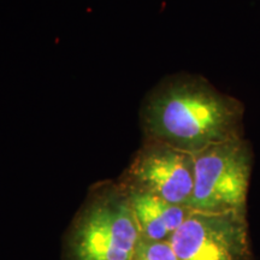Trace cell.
<instances>
[{"label":"cell","mask_w":260,"mask_h":260,"mask_svg":"<svg viewBox=\"0 0 260 260\" xmlns=\"http://www.w3.org/2000/svg\"><path fill=\"white\" fill-rule=\"evenodd\" d=\"M245 110L240 100L218 90L199 75L167 76L146 94L140 106L144 140L197 154L243 136Z\"/></svg>","instance_id":"cell-1"},{"label":"cell","mask_w":260,"mask_h":260,"mask_svg":"<svg viewBox=\"0 0 260 260\" xmlns=\"http://www.w3.org/2000/svg\"><path fill=\"white\" fill-rule=\"evenodd\" d=\"M144 237L121 184L95 188L77 216L71 260H134Z\"/></svg>","instance_id":"cell-2"},{"label":"cell","mask_w":260,"mask_h":260,"mask_svg":"<svg viewBox=\"0 0 260 260\" xmlns=\"http://www.w3.org/2000/svg\"><path fill=\"white\" fill-rule=\"evenodd\" d=\"M253 153L247 140L236 138L194 154L190 210L247 212Z\"/></svg>","instance_id":"cell-3"},{"label":"cell","mask_w":260,"mask_h":260,"mask_svg":"<svg viewBox=\"0 0 260 260\" xmlns=\"http://www.w3.org/2000/svg\"><path fill=\"white\" fill-rule=\"evenodd\" d=\"M169 241L178 260H253L247 212L191 210Z\"/></svg>","instance_id":"cell-4"},{"label":"cell","mask_w":260,"mask_h":260,"mask_svg":"<svg viewBox=\"0 0 260 260\" xmlns=\"http://www.w3.org/2000/svg\"><path fill=\"white\" fill-rule=\"evenodd\" d=\"M121 184L189 207L194 190V155L161 142L144 140Z\"/></svg>","instance_id":"cell-5"},{"label":"cell","mask_w":260,"mask_h":260,"mask_svg":"<svg viewBox=\"0 0 260 260\" xmlns=\"http://www.w3.org/2000/svg\"><path fill=\"white\" fill-rule=\"evenodd\" d=\"M123 188L128 194L133 212L145 240L167 241L191 211L189 207L170 204L151 193Z\"/></svg>","instance_id":"cell-6"},{"label":"cell","mask_w":260,"mask_h":260,"mask_svg":"<svg viewBox=\"0 0 260 260\" xmlns=\"http://www.w3.org/2000/svg\"><path fill=\"white\" fill-rule=\"evenodd\" d=\"M134 260H178L169 240L151 241L145 240L139 247Z\"/></svg>","instance_id":"cell-7"}]
</instances>
